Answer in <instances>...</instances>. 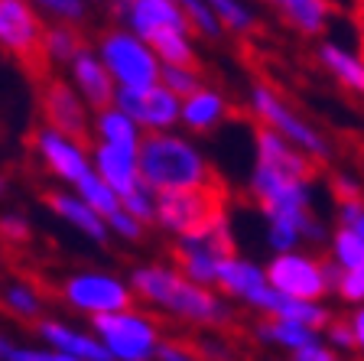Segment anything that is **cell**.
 I'll use <instances>...</instances> for the list:
<instances>
[{"instance_id": "cell-1", "label": "cell", "mask_w": 364, "mask_h": 361, "mask_svg": "<svg viewBox=\"0 0 364 361\" xmlns=\"http://www.w3.org/2000/svg\"><path fill=\"white\" fill-rule=\"evenodd\" d=\"M136 157H140V176H144V182L153 192L225 186L221 176L179 137H169V134L144 137Z\"/></svg>"}, {"instance_id": "cell-2", "label": "cell", "mask_w": 364, "mask_h": 361, "mask_svg": "<svg viewBox=\"0 0 364 361\" xmlns=\"http://www.w3.org/2000/svg\"><path fill=\"white\" fill-rule=\"evenodd\" d=\"M136 293L146 296L150 303L166 306L169 313L196 323H225V309L202 283H192L189 277H182L166 267H144L134 273Z\"/></svg>"}, {"instance_id": "cell-3", "label": "cell", "mask_w": 364, "mask_h": 361, "mask_svg": "<svg viewBox=\"0 0 364 361\" xmlns=\"http://www.w3.org/2000/svg\"><path fill=\"white\" fill-rule=\"evenodd\" d=\"M225 186L182 189V192H156V221L176 231L179 238H192L225 221Z\"/></svg>"}, {"instance_id": "cell-4", "label": "cell", "mask_w": 364, "mask_h": 361, "mask_svg": "<svg viewBox=\"0 0 364 361\" xmlns=\"http://www.w3.org/2000/svg\"><path fill=\"white\" fill-rule=\"evenodd\" d=\"M101 62L114 75V82H121V88L146 91L153 85L163 82V66L159 56L153 53V46L140 39L136 33L114 30L101 39Z\"/></svg>"}, {"instance_id": "cell-5", "label": "cell", "mask_w": 364, "mask_h": 361, "mask_svg": "<svg viewBox=\"0 0 364 361\" xmlns=\"http://www.w3.org/2000/svg\"><path fill=\"white\" fill-rule=\"evenodd\" d=\"M338 267L332 261H318L312 254H299V251H287L277 254L267 267V280L273 290L293 296V300H312L318 303L328 290L338 286Z\"/></svg>"}, {"instance_id": "cell-6", "label": "cell", "mask_w": 364, "mask_h": 361, "mask_svg": "<svg viewBox=\"0 0 364 361\" xmlns=\"http://www.w3.org/2000/svg\"><path fill=\"white\" fill-rule=\"evenodd\" d=\"M0 46H7L30 75H46V33L26 0H0Z\"/></svg>"}, {"instance_id": "cell-7", "label": "cell", "mask_w": 364, "mask_h": 361, "mask_svg": "<svg viewBox=\"0 0 364 361\" xmlns=\"http://www.w3.org/2000/svg\"><path fill=\"white\" fill-rule=\"evenodd\" d=\"M250 101H254L257 117L264 120V127H270V130H277L280 137H287V140L296 143L303 153H309L316 163H326V159H328V153H332L328 140L318 134V130L312 127L306 117H299V114H296L273 88L257 85V88L250 91Z\"/></svg>"}, {"instance_id": "cell-8", "label": "cell", "mask_w": 364, "mask_h": 361, "mask_svg": "<svg viewBox=\"0 0 364 361\" xmlns=\"http://www.w3.org/2000/svg\"><path fill=\"white\" fill-rule=\"evenodd\" d=\"M105 348L117 361H150L159 352L156 345V325L150 319L136 316V313H111V316H95Z\"/></svg>"}, {"instance_id": "cell-9", "label": "cell", "mask_w": 364, "mask_h": 361, "mask_svg": "<svg viewBox=\"0 0 364 361\" xmlns=\"http://www.w3.org/2000/svg\"><path fill=\"white\" fill-rule=\"evenodd\" d=\"M225 257H235V241L228 234V225L208 228L192 238H179L176 248V261H179L182 277H189L192 283H218V267Z\"/></svg>"}, {"instance_id": "cell-10", "label": "cell", "mask_w": 364, "mask_h": 361, "mask_svg": "<svg viewBox=\"0 0 364 361\" xmlns=\"http://www.w3.org/2000/svg\"><path fill=\"white\" fill-rule=\"evenodd\" d=\"M65 300L82 313L91 316H111V313H127L134 293L117 277L107 273H78L65 283Z\"/></svg>"}, {"instance_id": "cell-11", "label": "cell", "mask_w": 364, "mask_h": 361, "mask_svg": "<svg viewBox=\"0 0 364 361\" xmlns=\"http://www.w3.org/2000/svg\"><path fill=\"white\" fill-rule=\"evenodd\" d=\"M117 108L127 111L140 127L153 130V134L173 127L176 120L182 117L179 95H173L166 85H153V88H146V91L121 88L117 91Z\"/></svg>"}, {"instance_id": "cell-12", "label": "cell", "mask_w": 364, "mask_h": 361, "mask_svg": "<svg viewBox=\"0 0 364 361\" xmlns=\"http://www.w3.org/2000/svg\"><path fill=\"white\" fill-rule=\"evenodd\" d=\"M43 117L53 130L75 143H88V120H85L82 101L75 98V91L59 78H49L43 88Z\"/></svg>"}, {"instance_id": "cell-13", "label": "cell", "mask_w": 364, "mask_h": 361, "mask_svg": "<svg viewBox=\"0 0 364 361\" xmlns=\"http://www.w3.org/2000/svg\"><path fill=\"white\" fill-rule=\"evenodd\" d=\"M130 26L140 39L150 43L156 33H166V30H189V16L182 10V4L176 0H130Z\"/></svg>"}, {"instance_id": "cell-14", "label": "cell", "mask_w": 364, "mask_h": 361, "mask_svg": "<svg viewBox=\"0 0 364 361\" xmlns=\"http://www.w3.org/2000/svg\"><path fill=\"white\" fill-rule=\"evenodd\" d=\"M95 159H98V176L121 199L127 196V192H134L136 186H144V176H140V157H136V150H130V147L98 143Z\"/></svg>"}, {"instance_id": "cell-15", "label": "cell", "mask_w": 364, "mask_h": 361, "mask_svg": "<svg viewBox=\"0 0 364 361\" xmlns=\"http://www.w3.org/2000/svg\"><path fill=\"white\" fill-rule=\"evenodd\" d=\"M36 143H39V150H43V159L49 163V169H53V173H59L62 179H68V182H75V186H78V182L91 173L82 143L62 137L59 130H53V127L39 130Z\"/></svg>"}, {"instance_id": "cell-16", "label": "cell", "mask_w": 364, "mask_h": 361, "mask_svg": "<svg viewBox=\"0 0 364 361\" xmlns=\"http://www.w3.org/2000/svg\"><path fill=\"white\" fill-rule=\"evenodd\" d=\"M267 7H273V14L303 36L326 33L328 23L338 16V7L332 0H267Z\"/></svg>"}, {"instance_id": "cell-17", "label": "cell", "mask_w": 364, "mask_h": 361, "mask_svg": "<svg viewBox=\"0 0 364 361\" xmlns=\"http://www.w3.org/2000/svg\"><path fill=\"white\" fill-rule=\"evenodd\" d=\"M72 72H75V85L82 88V95L98 108V111H107L111 105H117V91H114V75L107 72V66L91 56L88 49L75 56L72 62Z\"/></svg>"}, {"instance_id": "cell-18", "label": "cell", "mask_w": 364, "mask_h": 361, "mask_svg": "<svg viewBox=\"0 0 364 361\" xmlns=\"http://www.w3.org/2000/svg\"><path fill=\"white\" fill-rule=\"evenodd\" d=\"M318 62H322V68H326L341 88L355 91V95H364V53H355L348 46L326 39V43L318 46Z\"/></svg>"}, {"instance_id": "cell-19", "label": "cell", "mask_w": 364, "mask_h": 361, "mask_svg": "<svg viewBox=\"0 0 364 361\" xmlns=\"http://www.w3.org/2000/svg\"><path fill=\"white\" fill-rule=\"evenodd\" d=\"M39 332L49 339L53 348H59V352H65V355H75V358H82V361H114L111 352L105 348V342L88 339V335H82V332H75V329H65V325H59V323H43Z\"/></svg>"}, {"instance_id": "cell-20", "label": "cell", "mask_w": 364, "mask_h": 361, "mask_svg": "<svg viewBox=\"0 0 364 361\" xmlns=\"http://www.w3.org/2000/svg\"><path fill=\"white\" fill-rule=\"evenodd\" d=\"M267 283H270V280H267V271L241 261V257H225L218 267V286H225L228 293H235V296H244L247 303L254 300V293L264 290Z\"/></svg>"}, {"instance_id": "cell-21", "label": "cell", "mask_w": 364, "mask_h": 361, "mask_svg": "<svg viewBox=\"0 0 364 361\" xmlns=\"http://www.w3.org/2000/svg\"><path fill=\"white\" fill-rule=\"evenodd\" d=\"M46 202L53 205L55 211H59L65 221H72V225L78 228V231H85L88 238L95 241H105L107 238V228H105V215H98V211L91 209L85 199H72V196H62V192H53V196H46Z\"/></svg>"}, {"instance_id": "cell-22", "label": "cell", "mask_w": 364, "mask_h": 361, "mask_svg": "<svg viewBox=\"0 0 364 361\" xmlns=\"http://www.w3.org/2000/svg\"><path fill=\"white\" fill-rule=\"evenodd\" d=\"M225 111H228V105L218 91L198 88L196 95L182 98V120H186V127H192V130L215 127V124L225 117Z\"/></svg>"}, {"instance_id": "cell-23", "label": "cell", "mask_w": 364, "mask_h": 361, "mask_svg": "<svg viewBox=\"0 0 364 361\" xmlns=\"http://www.w3.org/2000/svg\"><path fill=\"white\" fill-rule=\"evenodd\" d=\"M257 332L267 342H277V345L293 348V352L318 342V329H312L306 323H296V319H280V316H267Z\"/></svg>"}, {"instance_id": "cell-24", "label": "cell", "mask_w": 364, "mask_h": 361, "mask_svg": "<svg viewBox=\"0 0 364 361\" xmlns=\"http://www.w3.org/2000/svg\"><path fill=\"white\" fill-rule=\"evenodd\" d=\"M140 124L130 117L121 108H107L98 114V130L105 143H117V147H130V150H140Z\"/></svg>"}, {"instance_id": "cell-25", "label": "cell", "mask_w": 364, "mask_h": 361, "mask_svg": "<svg viewBox=\"0 0 364 361\" xmlns=\"http://www.w3.org/2000/svg\"><path fill=\"white\" fill-rule=\"evenodd\" d=\"M328 254L338 271H364V238L351 228L338 225V231L328 241Z\"/></svg>"}, {"instance_id": "cell-26", "label": "cell", "mask_w": 364, "mask_h": 361, "mask_svg": "<svg viewBox=\"0 0 364 361\" xmlns=\"http://www.w3.org/2000/svg\"><path fill=\"white\" fill-rule=\"evenodd\" d=\"M150 46H153V53L166 62V66L196 68V53H192V46H189V39H186V33L182 30L156 33V36L150 39Z\"/></svg>"}, {"instance_id": "cell-27", "label": "cell", "mask_w": 364, "mask_h": 361, "mask_svg": "<svg viewBox=\"0 0 364 361\" xmlns=\"http://www.w3.org/2000/svg\"><path fill=\"white\" fill-rule=\"evenodd\" d=\"M78 192H82L85 202L98 211V215H105V219H111V215H117V211L124 209L121 196H117V192H114V189L107 186V182L101 179L98 173H88V176H85V179L78 182Z\"/></svg>"}, {"instance_id": "cell-28", "label": "cell", "mask_w": 364, "mask_h": 361, "mask_svg": "<svg viewBox=\"0 0 364 361\" xmlns=\"http://www.w3.org/2000/svg\"><path fill=\"white\" fill-rule=\"evenodd\" d=\"M85 46L82 39H78L75 30H68V26H55V30L46 33V53L53 56V59H72L75 62V56L82 53Z\"/></svg>"}, {"instance_id": "cell-29", "label": "cell", "mask_w": 364, "mask_h": 361, "mask_svg": "<svg viewBox=\"0 0 364 361\" xmlns=\"http://www.w3.org/2000/svg\"><path fill=\"white\" fill-rule=\"evenodd\" d=\"M186 16H189V26L205 36H218L221 26H218V14L208 7V0H179Z\"/></svg>"}, {"instance_id": "cell-30", "label": "cell", "mask_w": 364, "mask_h": 361, "mask_svg": "<svg viewBox=\"0 0 364 361\" xmlns=\"http://www.w3.org/2000/svg\"><path fill=\"white\" fill-rule=\"evenodd\" d=\"M163 85H166L173 95L179 98H189L196 95L202 85H198V72L196 68H186V66H163Z\"/></svg>"}, {"instance_id": "cell-31", "label": "cell", "mask_w": 364, "mask_h": 361, "mask_svg": "<svg viewBox=\"0 0 364 361\" xmlns=\"http://www.w3.org/2000/svg\"><path fill=\"white\" fill-rule=\"evenodd\" d=\"M208 7L218 14V20L225 23V26H231V30H250L254 26V16H250V10L244 7L241 0H208Z\"/></svg>"}, {"instance_id": "cell-32", "label": "cell", "mask_w": 364, "mask_h": 361, "mask_svg": "<svg viewBox=\"0 0 364 361\" xmlns=\"http://www.w3.org/2000/svg\"><path fill=\"white\" fill-rule=\"evenodd\" d=\"M4 303L23 319H33L39 313V296L33 293V286H10L7 296H4Z\"/></svg>"}, {"instance_id": "cell-33", "label": "cell", "mask_w": 364, "mask_h": 361, "mask_svg": "<svg viewBox=\"0 0 364 361\" xmlns=\"http://www.w3.org/2000/svg\"><path fill=\"white\" fill-rule=\"evenodd\" d=\"M338 296L351 306H364V271H341L338 273Z\"/></svg>"}, {"instance_id": "cell-34", "label": "cell", "mask_w": 364, "mask_h": 361, "mask_svg": "<svg viewBox=\"0 0 364 361\" xmlns=\"http://www.w3.org/2000/svg\"><path fill=\"white\" fill-rule=\"evenodd\" d=\"M326 332H328L332 348H338V352H355V329H351L348 319H335V323H328Z\"/></svg>"}, {"instance_id": "cell-35", "label": "cell", "mask_w": 364, "mask_h": 361, "mask_svg": "<svg viewBox=\"0 0 364 361\" xmlns=\"http://www.w3.org/2000/svg\"><path fill=\"white\" fill-rule=\"evenodd\" d=\"M332 196H335V202H338V205L361 202V182L351 179V176H345V173L332 176Z\"/></svg>"}, {"instance_id": "cell-36", "label": "cell", "mask_w": 364, "mask_h": 361, "mask_svg": "<svg viewBox=\"0 0 364 361\" xmlns=\"http://www.w3.org/2000/svg\"><path fill=\"white\" fill-rule=\"evenodd\" d=\"M7 361H82V358L65 355V352H59V348H53V352H36V348H10Z\"/></svg>"}, {"instance_id": "cell-37", "label": "cell", "mask_w": 364, "mask_h": 361, "mask_svg": "<svg viewBox=\"0 0 364 361\" xmlns=\"http://www.w3.org/2000/svg\"><path fill=\"white\" fill-rule=\"evenodd\" d=\"M338 221L364 238V199H361V202H345V205H338Z\"/></svg>"}, {"instance_id": "cell-38", "label": "cell", "mask_w": 364, "mask_h": 361, "mask_svg": "<svg viewBox=\"0 0 364 361\" xmlns=\"http://www.w3.org/2000/svg\"><path fill=\"white\" fill-rule=\"evenodd\" d=\"M36 4H43L46 10H53L62 20H82V14H85L82 0H36Z\"/></svg>"}, {"instance_id": "cell-39", "label": "cell", "mask_w": 364, "mask_h": 361, "mask_svg": "<svg viewBox=\"0 0 364 361\" xmlns=\"http://www.w3.org/2000/svg\"><path fill=\"white\" fill-rule=\"evenodd\" d=\"M107 225H111L117 234H124V238H140V225H144V221L134 219L127 209H121L117 215H111V219H107Z\"/></svg>"}, {"instance_id": "cell-40", "label": "cell", "mask_w": 364, "mask_h": 361, "mask_svg": "<svg viewBox=\"0 0 364 361\" xmlns=\"http://www.w3.org/2000/svg\"><path fill=\"white\" fill-rule=\"evenodd\" d=\"M296 361H338V358H335L332 345H326V342L318 339V342H312V345L299 348V352H296Z\"/></svg>"}, {"instance_id": "cell-41", "label": "cell", "mask_w": 364, "mask_h": 361, "mask_svg": "<svg viewBox=\"0 0 364 361\" xmlns=\"http://www.w3.org/2000/svg\"><path fill=\"white\" fill-rule=\"evenodd\" d=\"M26 234H30V228H26V221L23 219H0V238L4 241H26Z\"/></svg>"}, {"instance_id": "cell-42", "label": "cell", "mask_w": 364, "mask_h": 361, "mask_svg": "<svg viewBox=\"0 0 364 361\" xmlns=\"http://www.w3.org/2000/svg\"><path fill=\"white\" fill-rule=\"evenodd\" d=\"M348 323H351V329H355V352L364 358V306H355Z\"/></svg>"}, {"instance_id": "cell-43", "label": "cell", "mask_w": 364, "mask_h": 361, "mask_svg": "<svg viewBox=\"0 0 364 361\" xmlns=\"http://www.w3.org/2000/svg\"><path fill=\"white\" fill-rule=\"evenodd\" d=\"M156 358L159 361H196L189 352H186V348H179V345H159Z\"/></svg>"}, {"instance_id": "cell-44", "label": "cell", "mask_w": 364, "mask_h": 361, "mask_svg": "<svg viewBox=\"0 0 364 361\" xmlns=\"http://www.w3.org/2000/svg\"><path fill=\"white\" fill-rule=\"evenodd\" d=\"M358 23L364 26V0H358Z\"/></svg>"}, {"instance_id": "cell-45", "label": "cell", "mask_w": 364, "mask_h": 361, "mask_svg": "<svg viewBox=\"0 0 364 361\" xmlns=\"http://www.w3.org/2000/svg\"><path fill=\"white\" fill-rule=\"evenodd\" d=\"M0 189H4V182H0Z\"/></svg>"}, {"instance_id": "cell-46", "label": "cell", "mask_w": 364, "mask_h": 361, "mask_svg": "<svg viewBox=\"0 0 364 361\" xmlns=\"http://www.w3.org/2000/svg\"><path fill=\"white\" fill-rule=\"evenodd\" d=\"M293 361H296V358H293Z\"/></svg>"}]
</instances>
